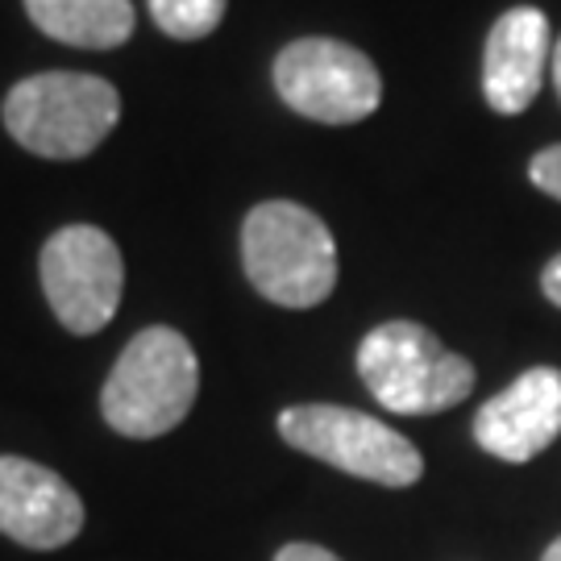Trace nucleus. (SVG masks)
<instances>
[{
    "label": "nucleus",
    "instance_id": "obj_1",
    "mask_svg": "<svg viewBox=\"0 0 561 561\" xmlns=\"http://www.w3.org/2000/svg\"><path fill=\"white\" fill-rule=\"evenodd\" d=\"M196 391H201V362L192 341L171 324H150L121 350V358L104 379V424L121 437L154 442L187 421Z\"/></svg>",
    "mask_w": 561,
    "mask_h": 561
},
{
    "label": "nucleus",
    "instance_id": "obj_2",
    "mask_svg": "<svg viewBox=\"0 0 561 561\" xmlns=\"http://www.w3.org/2000/svg\"><path fill=\"white\" fill-rule=\"evenodd\" d=\"M241 266L262 300L317 308L337 287V241L296 201H262L241 225Z\"/></svg>",
    "mask_w": 561,
    "mask_h": 561
},
{
    "label": "nucleus",
    "instance_id": "obj_3",
    "mask_svg": "<svg viewBox=\"0 0 561 561\" xmlns=\"http://www.w3.org/2000/svg\"><path fill=\"white\" fill-rule=\"evenodd\" d=\"M358 375L391 416H437L474 391V362L416 321H382L358 345Z\"/></svg>",
    "mask_w": 561,
    "mask_h": 561
},
{
    "label": "nucleus",
    "instance_id": "obj_4",
    "mask_svg": "<svg viewBox=\"0 0 561 561\" xmlns=\"http://www.w3.org/2000/svg\"><path fill=\"white\" fill-rule=\"evenodd\" d=\"M0 117L9 138L38 159H88L121 121V92L101 76L42 71L9 88Z\"/></svg>",
    "mask_w": 561,
    "mask_h": 561
},
{
    "label": "nucleus",
    "instance_id": "obj_5",
    "mask_svg": "<svg viewBox=\"0 0 561 561\" xmlns=\"http://www.w3.org/2000/svg\"><path fill=\"white\" fill-rule=\"evenodd\" d=\"M279 437L308 458L345 470L354 479L379 482V486H412L424 474L421 449L403 433L366 412L337 408V403L287 408L279 416Z\"/></svg>",
    "mask_w": 561,
    "mask_h": 561
},
{
    "label": "nucleus",
    "instance_id": "obj_6",
    "mask_svg": "<svg viewBox=\"0 0 561 561\" xmlns=\"http://www.w3.org/2000/svg\"><path fill=\"white\" fill-rule=\"evenodd\" d=\"M275 92L304 121L354 125L379 108L382 76L350 42L300 38L275 59Z\"/></svg>",
    "mask_w": 561,
    "mask_h": 561
},
{
    "label": "nucleus",
    "instance_id": "obj_7",
    "mask_svg": "<svg viewBox=\"0 0 561 561\" xmlns=\"http://www.w3.org/2000/svg\"><path fill=\"white\" fill-rule=\"evenodd\" d=\"M42 291L59 324L76 337L101 333L117 317L125 262L117 241L96 225H62L42 245Z\"/></svg>",
    "mask_w": 561,
    "mask_h": 561
},
{
    "label": "nucleus",
    "instance_id": "obj_8",
    "mask_svg": "<svg viewBox=\"0 0 561 561\" xmlns=\"http://www.w3.org/2000/svg\"><path fill=\"white\" fill-rule=\"evenodd\" d=\"M83 503L50 466L0 454V533L25 549H62L80 537Z\"/></svg>",
    "mask_w": 561,
    "mask_h": 561
},
{
    "label": "nucleus",
    "instance_id": "obj_9",
    "mask_svg": "<svg viewBox=\"0 0 561 561\" xmlns=\"http://www.w3.org/2000/svg\"><path fill=\"white\" fill-rule=\"evenodd\" d=\"M561 437V370L533 366L474 416V442L500 461H533Z\"/></svg>",
    "mask_w": 561,
    "mask_h": 561
},
{
    "label": "nucleus",
    "instance_id": "obj_10",
    "mask_svg": "<svg viewBox=\"0 0 561 561\" xmlns=\"http://www.w3.org/2000/svg\"><path fill=\"white\" fill-rule=\"evenodd\" d=\"M549 59H553L549 18L533 4L507 9L486 34V55H482V96H486V104L503 117H520L541 92Z\"/></svg>",
    "mask_w": 561,
    "mask_h": 561
},
{
    "label": "nucleus",
    "instance_id": "obj_11",
    "mask_svg": "<svg viewBox=\"0 0 561 561\" xmlns=\"http://www.w3.org/2000/svg\"><path fill=\"white\" fill-rule=\"evenodd\" d=\"M25 13L46 38L80 50H113L138 25L129 0H25Z\"/></svg>",
    "mask_w": 561,
    "mask_h": 561
},
{
    "label": "nucleus",
    "instance_id": "obj_12",
    "mask_svg": "<svg viewBox=\"0 0 561 561\" xmlns=\"http://www.w3.org/2000/svg\"><path fill=\"white\" fill-rule=\"evenodd\" d=\"M146 4H150L154 25L175 42L208 38L229 9V0H146Z\"/></svg>",
    "mask_w": 561,
    "mask_h": 561
},
{
    "label": "nucleus",
    "instance_id": "obj_13",
    "mask_svg": "<svg viewBox=\"0 0 561 561\" xmlns=\"http://www.w3.org/2000/svg\"><path fill=\"white\" fill-rule=\"evenodd\" d=\"M528 180H533V187H541L545 196L561 201V141L558 146H545V150L533 154V162H528Z\"/></svg>",
    "mask_w": 561,
    "mask_h": 561
},
{
    "label": "nucleus",
    "instance_id": "obj_14",
    "mask_svg": "<svg viewBox=\"0 0 561 561\" xmlns=\"http://www.w3.org/2000/svg\"><path fill=\"white\" fill-rule=\"evenodd\" d=\"M275 561H341V558H337V553H329V549H321V545L291 541V545H283L279 553H275Z\"/></svg>",
    "mask_w": 561,
    "mask_h": 561
},
{
    "label": "nucleus",
    "instance_id": "obj_15",
    "mask_svg": "<svg viewBox=\"0 0 561 561\" xmlns=\"http://www.w3.org/2000/svg\"><path fill=\"white\" fill-rule=\"evenodd\" d=\"M541 291H545V300L558 304V308H561V254H558V259L545 262V271H541Z\"/></svg>",
    "mask_w": 561,
    "mask_h": 561
},
{
    "label": "nucleus",
    "instance_id": "obj_16",
    "mask_svg": "<svg viewBox=\"0 0 561 561\" xmlns=\"http://www.w3.org/2000/svg\"><path fill=\"white\" fill-rule=\"evenodd\" d=\"M549 71H553V88H558V101H561V38L553 46V59H549Z\"/></svg>",
    "mask_w": 561,
    "mask_h": 561
},
{
    "label": "nucleus",
    "instance_id": "obj_17",
    "mask_svg": "<svg viewBox=\"0 0 561 561\" xmlns=\"http://www.w3.org/2000/svg\"><path fill=\"white\" fill-rule=\"evenodd\" d=\"M541 561H561V537L553 545H549V549H545V558Z\"/></svg>",
    "mask_w": 561,
    "mask_h": 561
}]
</instances>
